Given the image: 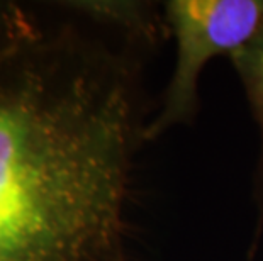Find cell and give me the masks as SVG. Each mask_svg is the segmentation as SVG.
I'll return each instance as SVG.
<instances>
[{
	"label": "cell",
	"mask_w": 263,
	"mask_h": 261,
	"mask_svg": "<svg viewBox=\"0 0 263 261\" xmlns=\"http://www.w3.org/2000/svg\"><path fill=\"white\" fill-rule=\"evenodd\" d=\"M139 54L68 19L0 58V261H127Z\"/></svg>",
	"instance_id": "cell-1"
},
{
	"label": "cell",
	"mask_w": 263,
	"mask_h": 261,
	"mask_svg": "<svg viewBox=\"0 0 263 261\" xmlns=\"http://www.w3.org/2000/svg\"><path fill=\"white\" fill-rule=\"evenodd\" d=\"M175 63L160 109L148 117L143 141L190 124L199 110V80L211 59L231 58L263 26V0H168L161 2Z\"/></svg>",
	"instance_id": "cell-2"
},
{
	"label": "cell",
	"mask_w": 263,
	"mask_h": 261,
	"mask_svg": "<svg viewBox=\"0 0 263 261\" xmlns=\"http://www.w3.org/2000/svg\"><path fill=\"white\" fill-rule=\"evenodd\" d=\"M46 5L70 21L109 32L138 53L156 48L168 36L161 4L148 0H66Z\"/></svg>",
	"instance_id": "cell-3"
},
{
	"label": "cell",
	"mask_w": 263,
	"mask_h": 261,
	"mask_svg": "<svg viewBox=\"0 0 263 261\" xmlns=\"http://www.w3.org/2000/svg\"><path fill=\"white\" fill-rule=\"evenodd\" d=\"M229 59L243 85L260 134V151L253 176V193H251L256 210V231L251 246V254H253L263 232V26L253 36V39L246 43Z\"/></svg>",
	"instance_id": "cell-4"
},
{
	"label": "cell",
	"mask_w": 263,
	"mask_h": 261,
	"mask_svg": "<svg viewBox=\"0 0 263 261\" xmlns=\"http://www.w3.org/2000/svg\"><path fill=\"white\" fill-rule=\"evenodd\" d=\"M44 27L21 4L0 0V58L37 39Z\"/></svg>",
	"instance_id": "cell-5"
}]
</instances>
